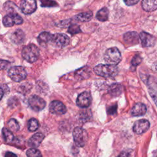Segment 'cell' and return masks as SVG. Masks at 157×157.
<instances>
[{"mask_svg":"<svg viewBox=\"0 0 157 157\" xmlns=\"http://www.w3.org/2000/svg\"><path fill=\"white\" fill-rule=\"evenodd\" d=\"M96 74L105 77H113L118 74V68L115 65L99 64L96 66L93 69Z\"/></svg>","mask_w":157,"mask_h":157,"instance_id":"obj_1","label":"cell"},{"mask_svg":"<svg viewBox=\"0 0 157 157\" xmlns=\"http://www.w3.org/2000/svg\"><path fill=\"white\" fill-rule=\"evenodd\" d=\"M39 49L34 44L25 46L21 51V56L24 59L29 63H34L39 56Z\"/></svg>","mask_w":157,"mask_h":157,"instance_id":"obj_2","label":"cell"},{"mask_svg":"<svg viewBox=\"0 0 157 157\" xmlns=\"http://www.w3.org/2000/svg\"><path fill=\"white\" fill-rule=\"evenodd\" d=\"M104 59L108 64L117 65L121 59V56L118 49L117 47H112L108 48L104 55Z\"/></svg>","mask_w":157,"mask_h":157,"instance_id":"obj_3","label":"cell"},{"mask_svg":"<svg viewBox=\"0 0 157 157\" xmlns=\"http://www.w3.org/2000/svg\"><path fill=\"white\" fill-rule=\"evenodd\" d=\"M73 138L77 146L83 147L88 140V134L83 128L76 127L73 131Z\"/></svg>","mask_w":157,"mask_h":157,"instance_id":"obj_4","label":"cell"},{"mask_svg":"<svg viewBox=\"0 0 157 157\" xmlns=\"http://www.w3.org/2000/svg\"><path fill=\"white\" fill-rule=\"evenodd\" d=\"M8 75L12 80L18 82L26 78L27 73L25 68L22 66H13L9 70Z\"/></svg>","mask_w":157,"mask_h":157,"instance_id":"obj_5","label":"cell"},{"mask_svg":"<svg viewBox=\"0 0 157 157\" xmlns=\"http://www.w3.org/2000/svg\"><path fill=\"white\" fill-rule=\"evenodd\" d=\"M28 104L30 107L36 112L43 110L46 105L45 101L37 95H33L30 96L28 99Z\"/></svg>","mask_w":157,"mask_h":157,"instance_id":"obj_6","label":"cell"},{"mask_svg":"<svg viewBox=\"0 0 157 157\" xmlns=\"http://www.w3.org/2000/svg\"><path fill=\"white\" fill-rule=\"evenodd\" d=\"M50 43L56 47H64L69 44V38L65 34L56 33L52 35Z\"/></svg>","mask_w":157,"mask_h":157,"instance_id":"obj_7","label":"cell"},{"mask_svg":"<svg viewBox=\"0 0 157 157\" xmlns=\"http://www.w3.org/2000/svg\"><path fill=\"white\" fill-rule=\"evenodd\" d=\"M2 23L6 27H11L15 25H20L23 23V19L20 15L16 13H9L4 16Z\"/></svg>","mask_w":157,"mask_h":157,"instance_id":"obj_8","label":"cell"},{"mask_svg":"<svg viewBox=\"0 0 157 157\" xmlns=\"http://www.w3.org/2000/svg\"><path fill=\"white\" fill-rule=\"evenodd\" d=\"M49 110L50 113L60 115L66 112V107L64 104L59 101H53L49 105Z\"/></svg>","mask_w":157,"mask_h":157,"instance_id":"obj_9","label":"cell"},{"mask_svg":"<svg viewBox=\"0 0 157 157\" xmlns=\"http://www.w3.org/2000/svg\"><path fill=\"white\" fill-rule=\"evenodd\" d=\"M37 9L36 0H22L20 4V9L25 14H31Z\"/></svg>","mask_w":157,"mask_h":157,"instance_id":"obj_10","label":"cell"},{"mask_svg":"<svg viewBox=\"0 0 157 157\" xmlns=\"http://www.w3.org/2000/svg\"><path fill=\"white\" fill-rule=\"evenodd\" d=\"M91 102V96L89 92L84 91L80 93L76 100L77 105L81 108H86L90 106Z\"/></svg>","mask_w":157,"mask_h":157,"instance_id":"obj_11","label":"cell"},{"mask_svg":"<svg viewBox=\"0 0 157 157\" xmlns=\"http://www.w3.org/2000/svg\"><path fill=\"white\" fill-rule=\"evenodd\" d=\"M150 127V123L148 120L141 119L136 121L133 126V131L135 133L140 134L147 131Z\"/></svg>","mask_w":157,"mask_h":157,"instance_id":"obj_12","label":"cell"},{"mask_svg":"<svg viewBox=\"0 0 157 157\" xmlns=\"http://www.w3.org/2000/svg\"><path fill=\"white\" fill-rule=\"evenodd\" d=\"M139 38L141 40L142 45L144 47H152L156 42V39L154 36L144 31L140 33Z\"/></svg>","mask_w":157,"mask_h":157,"instance_id":"obj_13","label":"cell"},{"mask_svg":"<svg viewBox=\"0 0 157 157\" xmlns=\"http://www.w3.org/2000/svg\"><path fill=\"white\" fill-rule=\"evenodd\" d=\"M139 36L135 32H128L123 36V40L128 45H136L139 43Z\"/></svg>","mask_w":157,"mask_h":157,"instance_id":"obj_14","label":"cell"},{"mask_svg":"<svg viewBox=\"0 0 157 157\" xmlns=\"http://www.w3.org/2000/svg\"><path fill=\"white\" fill-rule=\"evenodd\" d=\"M10 38L13 43L15 44H20L23 42L25 38V35L21 29H17L12 33Z\"/></svg>","mask_w":157,"mask_h":157,"instance_id":"obj_15","label":"cell"},{"mask_svg":"<svg viewBox=\"0 0 157 157\" xmlns=\"http://www.w3.org/2000/svg\"><path fill=\"white\" fill-rule=\"evenodd\" d=\"M148 90L154 102L157 105V82L153 77H150L148 80Z\"/></svg>","mask_w":157,"mask_h":157,"instance_id":"obj_16","label":"cell"},{"mask_svg":"<svg viewBox=\"0 0 157 157\" xmlns=\"http://www.w3.org/2000/svg\"><path fill=\"white\" fill-rule=\"evenodd\" d=\"M44 139V135L40 132L34 134L28 140V145L31 147H37Z\"/></svg>","mask_w":157,"mask_h":157,"instance_id":"obj_17","label":"cell"},{"mask_svg":"<svg viewBox=\"0 0 157 157\" xmlns=\"http://www.w3.org/2000/svg\"><path fill=\"white\" fill-rule=\"evenodd\" d=\"M147 112V107L145 104L139 102L136 103L132 107L131 110L132 115L134 117L142 116L145 114Z\"/></svg>","mask_w":157,"mask_h":157,"instance_id":"obj_18","label":"cell"},{"mask_svg":"<svg viewBox=\"0 0 157 157\" xmlns=\"http://www.w3.org/2000/svg\"><path fill=\"white\" fill-rule=\"evenodd\" d=\"M52 35L53 34H52L49 32L44 31L41 33L37 37V40L39 44L40 45H43V46L46 45L47 44L51 42Z\"/></svg>","mask_w":157,"mask_h":157,"instance_id":"obj_19","label":"cell"},{"mask_svg":"<svg viewBox=\"0 0 157 157\" xmlns=\"http://www.w3.org/2000/svg\"><path fill=\"white\" fill-rule=\"evenodd\" d=\"M142 6L147 12L153 11L157 9V0H143Z\"/></svg>","mask_w":157,"mask_h":157,"instance_id":"obj_20","label":"cell"},{"mask_svg":"<svg viewBox=\"0 0 157 157\" xmlns=\"http://www.w3.org/2000/svg\"><path fill=\"white\" fill-rule=\"evenodd\" d=\"M90 71L88 67H83L75 71V77L79 79H85L90 77Z\"/></svg>","mask_w":157,"mask_h":157,"instance_id":"obj_21","label":"cell"},{"mask_svg":"<svg viewBox=\"0 0 157 157\" xmlns=\"http://www.w3.org/2000/svg\"><path fill=\"white\" fill-rule=\"evenodd\" d=\"M93 17V13L91 11L82 12L77 14L75 18L76 20L81 21V22H86L90 21Z\"/></svg>","mask_w":157,"mask_h":157,"instance_id":"obj_22","label":"cell"},{"mask_svg":"<svg viewBox=\"0 0 157 157\" xmlns=\"http://www.w3.org/2000/svg\"><path fill=\"white\" fill-rule=\"evenodd\" d=\"M122 87L120 84L113 83L109 88V93L113 96H117L121 94Z\"/></svg>","mask_w":157,"mask_h":157,"instance_id":"obj_23","label":"cell"},{"mask_svg":"<svg viewBox=\"0 0 157 157\" xmlns=\"http://www.w3.org/2000/svg\"><path fill=\"white\" fill-rule=\"evenodd\" d=\"M109 10L107 8L103 7L96 13V18L101 21H105L108 20Z\"/></svg>","mask_w":157,"mask_h":157,"instance_id":"obj_24","label":"cell"},{"mask_svg":"<svg viewBox=\"0 0 157 157\" xmlns=\"http://www.w3.org/2000/svg\"><path fill=\"white\" fill-rule=\"evenodd\" d=\"M2 133L4 137V139L6 142L10 143L12 142V140L14 139V137L12 134V132L9 129L4 128L2 129Z\"/></svg>","mask_w":157,"mask_h":157,"instance_id":"obj_25","label":"cell"},{"mask_svg":"<svg viewBox=\"0 0 157 157\" xmlns=\"http://www.w3.org/2000/svg\"><path fill=\"white\" fill-rule=\"evenodd\" d=\"M39 128V121L36 118H32L29 120L28 123V128L30 131H35Z\"/></svg>","mask_w":157,"mask_h":157,"instance_id":"obj_26","label":"cell"},{"mask_svg":"<svg viewBox=\"0 0 157 157\" xmlns=\"http://www.w3.org/2000/svg\"><path fill=\"white\" fill-rule=\"evenodd\" d=\"M7 124H8L9 129L12 132H17L19 129V128H20L19 124L15 119H13V118L10 119L8 121Z\"/></svg>","mask_w":157,"mask_h":157,"instance_id":"obj_27","label":"cell"},{"mask_svg":"<svg viewBox=\"0 0 157 157\" xmlns=\"http://www.w3.org/2000/svg\"><path fill=\"white\" fill-rule=\"evenodd\" d=\"M28 157H42L40 151L35 148H31L26 151Z\"/></svg>","mask_w":157,"mask_h":157,"instance_id":"obj_28","label":"cell"},{"mask_svg":"<svg viewBox=\"0 0 157 157\" xmlns=\"http://www.w3.org/2000/svg\"><path fill=\"white\" fill-rule=\"evenodd\" d=\"M4 8L7 12H9L10 13H15L14 12L17 9V6L13 2L10 1H7L4 4Z\"/></svg>","mask_w":157,"mask_h":157,"instance_id":"obj_29","label":"cell"},{"mask_svg":"<svg viewBox=\"0 0 157 157\" xmlns=\"http://www.w3.org/2000/svg\"><path fill=\"white\" fill-rule=\"evenodd\" d=\"M40 6L43 7H55L58 4L57 3L53 0H40Z\"/></svg>","mask_w":157,"mask_h":157,"instance_id":"obj_30","label":"cell"},{"mask_svg":"<svg viewBox=\"0 0 157 157\" xmlns=\"http://www.w3.org/2000/svg\"><path fill=\"white\" fill-rule=\"evenodd\" d=\"M67 31L69 33H70L71 34H75L80 33L82 31L78 25H77L76 24H73V25H71V26H69V27L68 28Z\"/></svg>","mask_w":157,"mask_h":157,"instance_id":"obj_31","label":"cell"},{"mask_svg":"<svg viewBox=\"0 0 157 157\" xmlns=\"http://www.w3.org/2000/svg\"><path fill=\"white\" fill-rule=\"evenodd\" d=\"M142 59L139 55H136L132 59L131 63H132V66H136L139 65L142 62Z\"/></svg>","mask_w":157,"mask_h":157,"instance_id":"obj_32","label":"cell"},{"mask_svg":"<svg viewBox=\"0 0 157 157\" xmlns=\"http://www.w3.org/2000/svg\"><path fill=\"white\" fill-rule=\"evenodd\" d=\"M118 157H132V151L131 150H126L121 151Z\"/></svg>","mask_w":157,"mask_h":157,"instance_id":"obj_33","label":"cell"},{"mask_svg":"<svg viewBox=\"0 0 157 157\" xmlns=\"http://www.w3.org/2000/svg\"><path fill=\"white\" fill-rule=\"evenodd\" d=\"M10 64V63L8 61L1 59H0V71L6 69Z\"/></svg>","mask_w":157,"mask_h":157,"instance_id":"obj_34","label":"cell"},{"mask_svg":"<svg viewBox=\"0 0 157 157\" xmlns=\"http://www.w3.org/2000/svg\"><path fill=\"white\" fill-rule=\"evenodd\" d=\"M125 4L128 6H132L137 4L139 0H123Z\"/></svg>","mask_w":157,"mask_h":157,"instance_id":"obj_35","label":"cell"},{"mask_svg":"<svg viewBox=\"0 0 157 157\" xmlns=\"http://www.w3.org/2000/svg\"><path fill=\"white\" fill-rule=\"evenodd\" d=\"M116 109H117V106H112L110 107H109V113L110 114H112L116 112Z\"/></svg>","mask_w":157,"mask_h":157,"instance_id":"obj_36","label":"cell"},{"mask_svg":"<svg viewBox=\"0 0 157 157\" xmlns=\"http://www.w3.org/2000/svg\"><path fill=\"white\" fill-rule=\"evenodd\" d=\"M5 157H17V156L15 153L10 151H7L5 154Z\"/></svg>","mask_w":157,"mask_h":157,"instance_id":"obj_37","label":"cell"},{"mask_svg":"<svg viewBox=\"0 0 157 157\" xmlns=\"http://www.w3.org/2000/svg\"><path fill=\"white\" fill-rule=\"evenodd\" d=\"M3 94H4V91H3L2 88L1 87H0V101L2 99V98L3 96Z\"/></svg>","mask_w":157,"mask_h":157,"instance_id":"obj_38","label":"cell"}]
</instances>
